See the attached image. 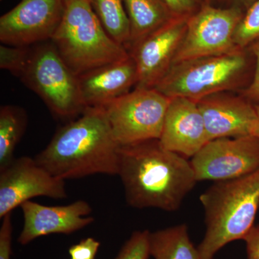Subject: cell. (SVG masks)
Masks as SVG:
<instances>
[{
	"instance_id": "1",
	"label": "cell",
	"mask_w": 259,
	"mask_h": 259,
	"mask_svg": "<svg viewBox=\"0 0 259 259\" xmlns=\"http://www.w3.org/2000/svg\"><path fill=\"white\" fill-rule=\"evenodd\" d=\"M117 175L130 206L167 212L180 208L197 182L191 162L158 139L120 146Z\"/></svg>"
},
{
	"instance_id": "2",
	"label": "cell",
	"mask_w": 259,
	"mask_h": 259,
	"mask_svg": "<svg viewBox=\"0 0 259 259\" xmlns=\"http://www.w3.org/2000/svg\"><path fill=\"white\" fill-rule=\"evenodd\" d=\"M103 107H88L54 135L37 163L61 180L117 175L119 150Z\"/></svg>"
},
{
	"instance_id": "3",
	"label": "cell",
	"mask_w": 259,
	"mask_h": 259,
	"mask_svg": "<svg viewBox=\"0 0 259 259\" xmlns=\"http://www.w3.org/2000/svg\"><path fill=\"white\" fill-rule=\"evenodd\" d=\"M205 234L197 247L201 259H213L231 242L243 240L259 208V169L234 180L214 182L199 197Z\"/></svg>"
},
{
	"instance_id": "4",
	"label": "cell",
	"mask_w": 259,
	"mask_h": 259,
	"mask_svg": "<svg viewBox=\"0 0 259 259\" xmlns=\"http://www.w3.org/2000/svg\"><path fill=\"white\" fill-rule=\"evenodd\" d=\"M51 41L77 76L130 56L107 34L89 0H65L62 20Z\"/></svg>"
},
{
	"instance_id": "5",
	"label": "cell",
	"mask_w": 259,
	"mask_h": 259,
	"mask_svg": "<svg viewBox=\"0 0 259 259\" xmlns=\"http://www.w3.org/2000/svg\"><path fill=\"white\" fill-rule=\"evenodd\" d=\"M12 74L38 95L57 118L73 120L87 109L77 75L51 40L25 47L23 59Z\"/></svg>"
},
{
	"instance_id": "6",
	"label": "cell",
	"mask_w": 259,
	"mask_h": 259,
	"mask_svg": "<svg viewBox=\"0 0 259 259\" xmlns=\"http://www.w3.org/2000/svg\"><path fill=\"white\" fill-rule=\"evenodd\" d=\"M249 66L246 49L181 61L172 65L154 89L169 98L184 97L197 102L209 95L241 88Z\"/></svg>"
},
{
	"instance_id": "7",
	"label": "cell",
	"mask_w": 259,
	"mask_h": 259,
	"mask_svg": "<svg viewBox=\"0 0 259 259\" xmlns=\"http://www.w3.org/2000/svg\"><path fill=\"white\" fill-rule=\"evenodd\" d=\"M171 98L156 89H135L102 107L120 146L159 139Z\"/></svg>"
},
{
	"instance_id": "8",
	"label": "cell",
	"mask_w": 259,
	"mask_h": 259,
	"mask_svg": "<svg viewBox=\"0 0 259 259\" xmlns=\"http://www.w3.org/2000/svg\"><path fill=\"white\" fill-rule=\"evenodd\" d=\"M243 14V10L232 5L226 8L201 5L189 17L185 35L174 64L241 49L236 47L234 36Z\"/></svg>"
},
{
	"instance_id": "9",
	"label": "cell",
	"mask_w": 259,
	"mask_h": 259,
	"mask_svg": "<svg viewBox=\"0 0 259 259\" xmlns=\"http://www.w3.org/2000/svg\"><path fill=\"white\" fill-rule=\"evenodd\" d=\"M190 162L197 182L246 176L259 169V138L250 135L212 140Z\"/></svg>"
},
{
	"instance_id": "10",
	"label": "cell",
	"mask_w": 259,
	"mask_h": 259,
	"mask_svg": "<svg viewBox=\"0 0 259 259\" xmlns=\"http://www.w3.org/2000/svg\"><path fill=\"white\" fill-rule=\"evenodd\" d=\"M64 8L65 0H22L0 18V41L26 47L51 40Z\"/></svg>"
},
{
	"instance_id": "11",
	"label": "cell",
	"mask_w": 259,
	"mask_h": 259,
	"mask_svg": "<svg viewBox=\"0 0 259 259\" xmlns=\"http://www.w3.org/2000/svg\"><path fill=\"white\" fill-rule=\"evenodd\" d=\"M37 197L53 199L67 197L65 181L40 166L35 158H15L0 170V218L22 204Z\"/></svg>"
},
{
	"instance_id": "12",
	"label": "cell",
	"mask_w": 259,
	"mask_h": 259,
	"mask_svg": "<svg viewBox=\"0 0 259 259\" xmlns=\"http://www.w3.org/2000/svg\"><path fill=\"white\" fill-rule=\"evenodd\" d=\"M190 16L175 17L130 51L138 71L136 89H154L174 64Z\"/></svg>"
},
{
	"instance_id": "13",
	"label": "cell",
	"mask_w": 259,
	"mask_h": 259,
	"mask_svg": "<svg viewBox=\"0 0 259 259\" xmlns=\"http://www.w3.org/2000/svg\"><path fill=\"white\" fill-rule=\"evenodd\" d=\"M209 141L253 135L257 121L255 103L228 92L204 97L197 102Z\"/></svg>"
},
{
	"instance_id": "14",
	"label": "cell",
	"mask_w": 259,
	"mask_h": 259,
	"mask_svg": "<svg viewBox=\"0 0 259 259\" xmlns=\"http://www.w3.org/2000/svg\"><path fill=\"white\" fill-rule=\"evenodd\" d=\"M20 207L23 213L24 226L18 242L22 245L53 233L69 234L95 221L93 217H89L92 207L84 200L64 206L42 205L29 200Z\"/></svg>"
},
{
	"instance_id": "15",
	"label": "cell",
	"mask_w": 259,
	"mask_h": 259,
	"mask_svg": "<svg viewBox=\"0 0 259 259\" xmlns=\"http://www.w3.org/2000/svg\"><path fill=\"white\" fill-rule=\"evenodd\" d=\"M158 140L163 148L184 157L197 154L209 141L197 102L184 97L171 98Z\"/></svg>"
},
{
	"instance_id": "16",
	"label": "cell",
	"mask_w": 259,
	"mask_h": 259,
	"mask_svg": "<svg viewBox=\"0 0 259 259\" xmlns=\"http://www.w3.org/2000/svg\"><path fill=\"white\" fill-rule=\"evenodd\" d=\"M86 108L102 107L130 93L138 82L136 63L131 57L99 66L78 76Z\"/></svg>"
},
{
	"instance_id": "17",
	"label": "cell",
	"mask_w": 259,
	"mask_h": 259,
	"mask_svg": "<svg viewBox=\"0 0 259 259\" xmlns=\"http://www.w3.org/2000/svg\"><path fill=\"white\" fill-rule=\"evenodd\" d=\"M130 25V52L148 35L162 28L175 15L162 0H123Z\"/></svg>"
},
{
	"instance_id": "18",
	"label": "cell",
	"mask_w": 259,
	"mask_h": 259,
	"mask_svg": "<svg viewBox=\"0 0 259 259\" xmlns=\"http://www.w3.org/2000/svg\"><path fill=\"white\" fill-rule=\"evenodd\" d=\"M150 252L154 259H201L198 249L191 241L186 224L151 233Z\"/></svg>"
},
{
	"instance_id": "19",
	"label": "cell",
	"mask_w": 259,
	"mask_h": 259,
	"mask_svg": "<svg viewBox=\"0 0 259 259\" xmlns=\"http://www.w3.org/2000/svg\"><path fill=\"white\" fill-rule=\"evenodd\" d=\"M28 116L23 108L4 105L0 109V170L15 159V148L23 137Z\"/></svg>"
},
{
	"instance_id": "20",
	"label": "cell",
	"mask_w": 259,
	"mask_h": 259,
	"mask_svg": "<svg viewBox=\"0 0 259 259\" xmlns=\"http://www.w3.org/2000/svg\"><path fill=\"white\" fill-rule=\"evenodd\" d=\"M89 1L107 34L125 48L129 40L130 25L123 0Z\"/></svg>"
},
{
	"instance_id": "21",
	"label": "cell",
	"mask_w": 259,
	"mask_h": 259,
	"mask_svg": "<svg viewBox=\"0 0 259 259\" xmlns=\"http://www.w3.org/2000/svg\"><path fill=\"white\" fill-rule=\"evenodd\" d=\"M235 44L241 49H247L259 40V0L250 5L242 17L235 32Z\"/></svg>"
},
{
	"instance_id": "22",
	"label": "cell",
	"mask_w": 259,
	"mask_h": 259,
	"mask_svg": "<svg viewBox=\"0 0 259 259\" xmlns=\"http://www.w3.org/2000/svg\"><path fill=\"white\" fill-rule=\"evenodd\" d=\"M150 234L147 230L135 231L115 259H149Z\"/></svg>"
},
{
	"instance_id": "23",
	"label": "cell",
	"mask_w": 259,
	"mask_h": 259,
	"mask_svg": "<svg viewBox=\"0 0 259 259\" xmlns=\"http://www.w3.org/2000/svg\"><path fill=\"white\" fill-rule=\"evenodd\" d=\"M248 49L255 59V70L249 84L242 90V95L250 101L259 104V40L250 46Z\"/></svg>"
},
{
	"instance_id": "24",
	"label": "cell",
	"mask_w": 259,
	"mask_h": 259,
	"mask_svg": "<svg viewBox=\"0 0 259 259\" xmlns=\"http://www.w3.org/2000/svg\"><path fill=\"white\" fill-rule=\"evenodd\" d=\"M100 245V242L93 238L82 240L69 248L71 259H95Z\"/></svg>"
},
{
	"instance_id": "25",
	"label": "cell",
	"mask_w": 259,
	"mask_h": 259,
	"mask_svg": "<svg viewBox=\"0 0 259 259\" xmlns=\"http://www.w3.org/2000/svg\"><path fill=\"white\" fill-rule=\"evenodd\" d=\"M3 219L0 228V259H10L11 255L12 213L7 214Z\"/></svg>"
},
{
	"instance_id": "26",
	"label": "cell",
	"mask_w": 259,
	"mask_h": 259,
	"mask_svg": "<svg viewBox=\"0 0 259 259\" xmlns=\"http://www.w3.org/2000/svg\"><path fill=\"white\" fill-rule=\"evenodd\" d=\"M175 16H190L199 8V0H162Z\"/></svg>"
},
{
	"instance_id": "27",
	"label": "cell",
	"mask_w": 259,
	"mask_h": 259,
	"mask_svg": "<svg viewBox=\"0 0 259 259\" xmlns=\"http://www.w3.org/2000/svg\"><path fill=\"white\" fill-rule=\"evenodd\" d=\"M248 259H259V225L254 226L245 237Z\"/></svg>"
},
{
	"instance_id": "28",
	"label": "cell",
	"mask_w": 259,
	"mask_h": 259,
	"mask_svg": "<svg viewBox=\"0 0 259 259\" xmlns=\"http://www.w3.org/2000/svg\"><path fill=\"white\" fill-rule=\"evenodd\" d=\"M233 5L232 6L238 7L241 10H246L248 8L253 4L257 0H231Z\"/></svg>"
},
{
	"instance_id": "29",
	"label": "cell",
	"mask_w": 259,
	"mask_h": 259,
	"mask_svg": "<svg viewBox=\"0 0 259 259\" xmlns=\"http://www.w3.org/2000/svg\"><path fill=\"white\" fill-rule=\"evenodd\" d=\"M255 107L257 112V121L253 135L259 138V104H255Z\"/></svg>"
},
{
	"instance_id": "30",
	"label": "cell",
	"mask_w": 259,
	"mask_h": 259,
	"mask_svg": "<svg viewBox=\"0 0 259 259\" xmlns=\"http://www.w3.org/2000/svg\"><path fill=\"white\" fill-rule=\"evenodd\" d=\"M202 4L211 5L214 0H199Z\"/></svg>"
}]
</instances>
